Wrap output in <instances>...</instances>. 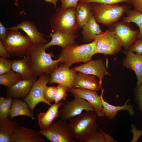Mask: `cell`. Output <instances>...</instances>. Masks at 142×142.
<instances>
[{"instance_id":"cell-43","label":"cell","mask_w":142,"mask_h":142,"mask_svg":"<svg viewBox=\"0 0 142 142\" xmlns=\"http://www.w3.org/2000/svg\"><path fill=\"white\" fill-rule=\"evenodd\" d=\"M102 132L104 135L106 142L116 141L108 135L105 133L103 131Z\"/></svg>"},{"instance_id":"cell-17","label":"cell","mask_w":142,"mask_h":142,"mask_svg":"<svg viewBox=\"0 0 142 142\" xmlns=\"http://www.w3.org/2000/svg\"><path fill=\"white\" fill-rule=\"evenodd\" d=\"M10 29L18 30L21 29L27 34L33 44L43 43L45 44L47 40L43 35L39 31L36 26L33 22L28 21H23L16 26L7 28Z\"/></svg>"},{"instance_id":"cell-11","label":"cell","mask_w":142,"mask_h":142,"mask_svg":"<svg viewBox=\"0 0 142 142\" xmlns=\"http://www.w3.org/2000/svg\"><path fill=\"white\" fill-rule=\"evenodd\" d=\"M111 28L119 40L121 46L127 50L138 39L139 33L138 29L133 30L126 23L117 22Z\"/></svg>"},{"instance_id":"cell-44","label":"cell","mask_w":142,"mask_h":142,"mask_svg":"<svg viewBox=\"0 0 142 142\" xmlns=\"http://www.w3.org/2000/svg\"><path fill=\"white\" fill-rule=\"evenodd\" d=\"M18 0H15L16 2ZM45 1L47 2H49L52 3L54 6L55 8H56L57 3V1L59 0H44Z\"/></svg>"},{"instance_id":"cell-38","label":"cell","mask_w":142,"mask_h":142,"mask_svg":"<svg viewBox=\"0 0 142 142\" xmlns=\"http://www.w3.org/2000/svg\"><path fill=\"white\" fill-rule=\"evenodd\" d=\"M136 97L139 108L142 111V84L137 85Z\"/></svg>"},{"instance_id":"cell-16","label":"cell","mask_w":142,"mask_h":142,"mask_svg":"<svg viewBox=\"0 0 142 142\" xmlns=\"http://www.w3.org/2000/svg\"><path fill=\"white\" fill-rule=\"evenodd\" d=\"M41 134L31 129L18 125L13 135L11 142H45Z\"/></svg>"},{"instance_id":"cell-33","label":"cell","mask_w":142,"mask_h":142,"mask_svg":"<svg viewBox=\"0 0 142 142\" xmlns=\"http://www.w3.org/2000/svg\"><path fill=\"white\" fill-rule=\"evenodd\" d=\"M57 90L54 100L55 103H58L62 100L66 99L67 96V92L68 91L65 86L58 84L57 86Z\"/></svg>"},{"instance_id":"cell-22","label":"cell","mask_w":142,"mask_h":142,"mask_svg":"<svg viewBox=\"0 0 142 142\" xmlns=\"http://www.w3.org/2000/svg\"><path fill=\"white\" fill-rule=\"evenodd\" d=\"M64 104L63 102L55 103L50 106L45 113L41 112L39 113L37 118L40 129L47 128L52 124L53 121L59 116L58 109Z\"/></svg>"},{"instance_id":"cell-1","label":"cell","mask_w":142,"mask_h":142,"mask_svg":"<svg viewBox=\"0 0 142 142\" xmlns=\"http://www.w3.org/2000/svg\"><path fill=\"white\" fill-rule=\"evenodd\" d=\"M45 44H33L26 55L29 60L33 69L37 76L50 73L58 66L59 59L53 60L52 54L45 51Z\"/></svg>"},{"instance_id":"cell-20","label":"cell","mask_w":142,"mask_h":142,"mask_svg":"<svg viewBox=\"0 0 142 142\" xmlns=\"http://www.w3.org/2000/svg\"><path fill=\"white\" fill-rule=\"evenodd\" d=\"M72 88H80L96 92L100 90L102 86L95 75L79 72L75 75Z\"/></svg>"},{"instance_id":"cell-36","label":"cell","mask_w":142,"mask_h":142,"mask_svg":"<svg viewBox=\"0 0 142 142\" xmlns=\"http://www.w3.org/2000/svg\"><path fill=\"white\" fill-rule=\"evenodd\" d=\"M132 52H135L136 54H142V38L137 39L130 47L129 49Z\"/></svg>"},{"instance_id":"cell-24","label":"cell","mask_w":142,"mask_h":142,"mask_svg":"<svg viewBox=\"0 0 142 142\" xmlns=\"http://www.w3.org/2000/svg\"><path fill=\"white\" fill-rule=\"evenodd\" d=\"M32 112L26 102L21 100L13 98V102L10 109L9 117L11 119L20 115H25L34 119Z\"/></svg>"},{"instance_id":"cell-39","label":"cell","mask_w":142,"mask_h":142,"mask_svg":"<svg viewBox=\"0 0 142 142\" xmlns=\"http://www.w3.org/2000/svg\"><path fill=\"white\" fill-rule=\"evenodd\" d=\"M131 132L133 134V137L131 142H136L142 135V130H137L134 125H131Z\"/></svg>"},{"instance_id":"cell-13","label":"cell","mask_w":142,"mask_h":142,"mask_svg":"<svg viewBox=\"0 0 142 142\" xmlns=\"http://www.w3.org/2000/svg\"><path fill=\"white\" fill-rule=\"evenodd\" d=\"M72 69L84 74L97 76L102 86V79L105 75L109 74L103 61L101 59L90 60Z\"/></svg>"},{"instance_id":"cell-9","label":"cell","mask_w":142,"mask_h":142,"mask_svg":"<svg viewBox=\"0 0 142 142\" xmlns=\"http://www.w3.org/2000/svg\"><path fill=\"white\" fill-rule=\"evenodd\" d=\"M50 79L45 73L42 74L34 83L28 95L23 99L33 113L35 107L40 102L50 106L52 105L45 99L43 93L44 87L49 83Z\"/></svg>"},{"instance_id":"cell-3","label":"cell","mask_w":142,"mask_h":142,"mask_svg":"<svg viewBox=\"0 0 142 142\" xmlns=\"http://www.w3.org/2000/svg\"><path fill=\"white\" fill-rule=\"evenodd\" d=\"M97 53L96 43L93 40L89 43L68 46L62 48L59 56V63L69 67L79 62L85 63Z\"/></svg>"},{"instance_id":"cell-37","label":"cell","mask_w":142,"mask_h":142,"mask_svg":"<svg viewBox=\"0 0 142 142\" xmlns=\"http://www.w3.org/2000/svg\"><path fill=\"white\" fill-rule=\"evenodd\" d=\"M79 0H60L62 3L61 7L64 9L70 7L76 8Z\"/></svg>"},{"instance_id":"cell-21","label":"cell","mask_w":142,"mask_h":142,"mask_svg":"<svg viewBox=\"0 0 142 142\" xmlns=\"http://www.w3.org/2000/svg\"><path fill=\"white\" fill-rule=\"evenodd\" d=\"M11 69L19 74L23 79H28L37 77L30 61L27 57L21 59L12 60Z\"/></svg>"},{"instance_id":"cell-31","label":"cell","mask_w":142,"mask_h":142,"mask_svg":"<svg viewBox=\"0 0 142 142\" xmlns=\"http://www.w3.org/2000/svg\"><path fill=\"white\" fill-rule=\"evenodd\" d=\"M57 90V87H48L45 85L44 88V96L45 99L51 103L54 101Z\"/></svg>"},{"instance_id":"cell-2","label":"cell","mask_w":142,"mask_h":142,"mask_svg":"<svg viewBox=\"0 0 142 142\" xmlns=\"http://www.w3.org/2000/svg\"><path fill=\"white\" fill-rule=\"evenodd\" d=\"M95 112L86 111L70 119L68 124L73 137L79 141L85 142L87 139L97 131Z\"/></svg>"},{"instance_id":"cell-19","label":"cell","mask_w":142,"mask_h":142,"mask_svg":"<svg viewBox=\"0 0 142 142\" xmlns=\"http://www.w3.org/2000/svg\"><path fill=\"white\" fill-rule=\"evenodd\" d=\"M49 37H52V39L45 44L46 49L54 45L59 46L64 48L69 45L77 44L75 40L78 35L76 34L56 31L51 33Z\"/></svg>"},{"instance_id":"cell-18","label":"cell","mask_w":142,"mask_h":142,"mask_svg":"<svg viewBox=\"0 0 142 142\" xmlns=\"http://www.w3.org/2000/svg\"><path fill=\"white\" fill-rule=\"evenodd\" d=\"M37 77L28 79H22L12 86L6 89L7 97L13 98L23 99L29 94Z\"/></svg>"},{"instance_id":"cell-15","label":"cell","mask_w":142,"mask_h":142,"mask_svg":"<svg viewBox=\"0 0 142 142\" xmlns=\"http://www.w3.org/2000/svg\"><path fill=\"white\" fill-rule=\"evenodd\" d=\"M125 55L123 61V65L133 70L137 79V85L142 84V54H134L129 49L123 51Z\"/></svg>"},{"instance_id":"cell-27","label":"cell","mask_w":142,"mask_h":142,"mask_svg":"<svg viewBox=\"0 0 142 142\" xmlns=\"http://www.w3.org/2000/svg\"><path fill=\"white\" fill-rule=\"evenodd\" d=\"M76 15L80 27H82L93 16L91 3H78L76 8Z\"/></svg>"},{"instance_id":"cell-12","label":"cell","mask_w":142,"mask_h":142,"mask_svg":"<svg viewBox=\"0 0 142 142\" xmlns=\"http://www.w3.org/2000/svg\"><path fill=\"white\" fill-rule=\"evenodd\" d=\"M77 71L69 69V67L61 64L52 71L49 82L50 84L57 83L66 87L68 91L72 88L74 80Z\"/></svg>"},{"instance_id":"cell-40","label":"cell","mask_w":142,"mask_h":142,"mask_svg":"<svg viewBox=\"0 0 142 142\" xmlns=\"http://www.w3.org/2000/svg\"><path fill=\"white\" fill-rule=\"evenodd\" d=\"M0 55L1 57L10 58L11 55L5 47L0 41Z\"/></svg>"},{"instance_id":"cell-14","label":"cell","mask_w":142,"mask_h":142,"mask_svg":"<svg viewBox=\"0 0 142 142\" xmlns=\"http://www.w3.org/2000/svg\"><path fill=\"white\" fill-rule=\"evenodd\" d=\"M69 91L88 102L94 109L98 116L105 115L103 110L101 97L98 95L96 92L80 88H72Z\"/></svg>"},{"instance_id":"cell-6","label":"cell","mask_w":142,"mask_h":142,"mask_svg":"<svg viewBox=\"0 0 142 142\" xmlns=\"http://www.w3.org/2000/svg\"><path fill=\"white\" fill-rule=\"evenodd\" d=\"M6 37L0 40L11 56L22 57L26 55L33 44L29 37L22 35L18 30L10 29Z\"/></svg>"},{"instance_id":"cell-30","label":"cell","mask_w":142,"mask_h":142,"mask_svg":"<svg viewBox=\"0 0 142 142\" xmlns=\"http://www.w3.org/2000/svg\"><path fill=\"white\" fill-rule=\"evenodd\" d=\"M13 99L11 97L5 98L0 97V119H5L9 116V110Z\"/></svg>"},{"instance_id":"cell-41","label":"cell","mask_w":142,"mask_h":142,"mask_svg":"<svg viewBox=\"0 0 142 142\" xmlns=\"http://www.w3.org/2000/svg\"><path fill=\"white\" fill-rule=\"evenodd\" d=\"M134 9L142 12V0H131Z\"/></svg>"},{"instance_id":"cell-26","label":"cell","mask_w":142,"mask_h":142,"mask_svg":"<svg viewBox=\"0 0 142 142\" xmlns=\"http://www.w3.org/2000/svg\"><path fill=\"white\" fill-rule=\"evenodd\" d=\"M93 16L82 27V32L85 42H92L94 35L103 32Z\"/></svg>"},{"instance_id":"cell-5","label":"cell","mask_w":142,"mask_h":142,"mask_svg":"<svg viewBox=\"0 0 142 142\" xmlns=\"http://www.w3.org/2000/svg\"><path fill=\"white\" fill-rule=\"evenodd\" d=\"M50 24L53 32L59 31L76 34L80 27L76 15V8L57 9L52 16Z\"/></svg>"},{"instance_id":"cell-8","label":"cell","mask_w":142,"mask_h":142,"mask_svg":"<svg viewBox=\"0 0 142 142\" xmlns=\"http://www.w3.org/2000/svg\"><path fill=\"white\" fill-rule=\"evenodd\" d=\"M66 121L60 119L39 132L52 142H75Z\"/></svg>"},{"instance_id":"cell-42","label":"cell","mask_w":142,"mask_h":142,"mask_svg":"<svg viewBox=\"0 0 142 142\" xmlns=\"http://www.w3.org/2000/svg\"><path fill=\"white\" fill-rule=\"evenodd\" d=\"M7 29L5 27L2 23L0 22V40L4 39L6 37L7 33Z\"/></svg>"},{"instance_id":"cell-34","label":"cell","mask_w":142,"mask_h":142,"mask_svg":"<svg viewBox=\"0 0 142 142\" xmlns=\"http://www.w3.org/2000/svg\"><path fill=\"white\" fill-rule=\"evenodd\" d=\"M92 133L86 140L85 142H106L102 130L99 128Z\"/></svg>"},{"instance_id":"cell-32","label":"cell","mask_w":142,"mask_h":142,"mask_svg":"<svg viewBox=\"0 0 142 142\" xmlns=\"http://www.w3.org/2000/svg\"><path fill=\"white\" fill-rule=\"evenodd\" d=\"M79 2L85 4L97 3L113 5L122 2L131 3V0H79Z\"/></svg>"},{"instance_id":"cell-29","label":"cell","mask_w":142,"mask_h":142,"mask_svg":"<svg viewBox=\"0 0 142 142\" xmlns=\"http://www.w3.org/2000/svg\"><path fill=\"white\" fill-rule=\"evenodd\" d=\"M23 79L18 73L11 70L0 75V84L10 87Z\"/></svg>"},{"instance_id":"cell-35","label":"cell","mask_w":142,"mask_h":142,"mask_svg":"<svg viewBox=\"0 0 142 142\" xmlns=\"http://www.w3.org/2000/svg\"><path fill=\"white\" fill-rule=\"evenodd\" d=\"M12 60H8L6 58H0V75L2 74L11 70Z\"/></svg>"},{"instance_id":"cell-23","label":"cell","mask_w":142,"mask_h":142,"mask_svg":"<svg viewBox=\"0 0 142 142\" xmlns=\"http://www.w3.org/2000/svg\"><path fill=\"white\" fill-rule=\"evenodd\" d=\"M18 125L17 121L11 118L0 119V142H11L12 136Z\"/></svg>"},{"instance_id":"cell-10","label":"cell","mask_w":142,"mask_h":142,"mask_svg":"<svg viewBox=\"0 0 142 142\" xmlns=\"http://www.w3.org/2000/svg\"><path fill=\"white\" fill-rule=\"evenodd\" d=\"M74 98L66 102L63 105L59 114L61 119L66 121L81 114L83 111H93L92 106L85 99L73 94Z\"/></svg>"},{"instance_id":"cell-7","label":"cell","mask_w":142,"mask_h":142,"mask_svg":"<svg viewBox=\"0 0 142 142\" xmlns=\"http://www.w3.org/2000/svg\"><path fill=\"white\" fill-rule=\"evenodd\" d=\"M97 53L105 55H113L119 52L122 46L113 31L110 29L94 35Z\"/></svg>"},{"instance_id":"cell-4","label":"cell","mask_w":142,"mask_h":142,"mask_svg":"<svg viewBox=\"0 0 142 142\" xmlns=\"http://www.w3.org/2000/svg\"><path fill=\"white\" fill-rule=\"evenodd\" d=\"M91 6L93 15L96 22L108 27L118 22L129 8L126 5L120 6L97 3H91Z\"/></svg>"},{"instance_id":"cell-28","label":"cell","mask_w":142,"mask_h":142,"mask_svg":"<svg viewBox=\"0 0 142 142\" xmlns=\"http://www.w3.org/2000/svg\"><path fill=\"white\" fill-rule=\"evenodd\" d=\"M127 16L123 17L122 22L135 23L139 28L138 39L142 38V12L134 9H128L126 12Z\"/></svg>"},{"instance_id":"cell-25","label":"cell","mask_w":142,"mask_h":142,"mask_svg":"<svg viewBox=\"0 0 142 142\" xmlns=\"http://www.w3.org/2000/svg\"><path fill=\"white\" fill-rule=\"evenodd\" d=\"M104 90H102V93L100 95L102 100L103 111L107 117L110 119L113 118L116 114L117 112L121 110L128 111L131 115L134 114V111L132 106L128 105L126 102L122 106H114L109 104L105 102L103 98Z\"/></svg>"}]
</instances>
